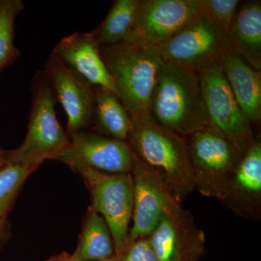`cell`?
<instances>
[{
    "instance_id": "1",
    "label": "cell",
    "mask_w": 261,
    "mask_h": 261,
    "mask_svg": "<svg viewBox=\"0 0 261 261\" xmlns=\"http://www.w3.org/2000/svg\"><path fill=\"white\" fill-rule=\"evenodd\" d=\"M99 51L114 82L117 96L133 123L153 120L152 95L164 63L159 48L133 36L118 44L99 47Z\"/></svg>"
},
{
    "instance_id": "2",
    "label": "cell",
    "mask_w": 261,
    "mask_h": 261,
    "mask_svg": "<svg viewBox=\"0 0 261 261\" xmlns=\"http://www.w3.org/2000/svg\"><path fill=\"white\" fill-rule=\"evenodd\" d=\"M127 142L176 202L195 191L186 137L152 120L133 123Z\"/></svg>"
},
{
    "instance_id": "3",
    "label": "cell",
    "mask_w": 261,
    "mask_h": 261,
    "mask_svg": "<svg viewBox=\"0 0 261 261\" xmlns=\"http://www.w3.org/2000/svg\"><path fill=\"white\" fill-rule=\"evenodd\" d=\"M151 113L156 123L185 137L207 126L197 72L164 61L154 87Z\"/></svg>"
},
{
    "instance_id": "4",
    "label": "cell",
    "mask_w": 261,
    "mask_h": 261,
    "mask_svg": "<svg viewBox=\"0 0 261 261\" xmlns=\"http://www.w3.org/2000/svg\"><path fill=\"white\" fill-rule=\"evenodd\" d=\"M32 106L28 129L18 148L7 150L8 163L39 167L48 160L58 161L70 140L57 118L56 98L44 70L32 82Z\"/></svg>"
},
{
    "instance_id": "5",
    "label": "cell",
    "mask_w": 261,
    "mask_h": 261,
    "mask_svg": "<svg viewBox=\"0 0 261 261\" xmlns=\"http://www.w3.org/2000/svg\"><path fill=\"white\" fill-rule=\"evenodd\" d=\"M202 89L207 126L245 153L256 140L251 124L239 106L220 61L202 67L197 72Z\"/></svg>"
},
{
    "instance_id": "6",
    "label": "cell",
    "mask_w": 261,
    "mask_h": 261,
    "mask_svg": "<svg viewBox=\"0 0 261 261\" xmlns=\"http://www.w3.org/2000/svg\"><path fill=\"white\" fill-rule=\"evenodd\" d=\"M186 138L195 190L204 197L221 200L243 154L207 126Z\"/></svg>"
},
{
    "instance_id": "7",
    "label": "cell",
    "mask_w": 261,
    "mask_h": 261,
    "mask_svg": "<svg viewBox=\"0 0 261 261\" xmlns=\"http://www.w3.org/2000/svg\"><path fill=\"white\" fill-rule=\"evenodd\" d=\"M75 173L82 176L90 192V207L104 218L111 230L115 254L123 251L130 243L134 197L132 173H108L92 168H82Z\"/></svg>"
},
{
    "instance_id": "8",
    "label": "cell",
    "mask_w": 261,
    "mask_h": 261,
    "mask_svg": "<svg viewBox=\"0 0 261 261\" xmlns=\"http://www.w3.org/2000/svg\"><path fill=\"white\" fill-rule=\"evenodd\" d=\"M228 43L227 36L203 13L158 47L165 62L197 72L219 61Z\"/></svg>"
},
{
    "instance_id": "9",
    "label": "cell",
    "mask_w": 261,
    "mask_h": 261,
    "mask_svg": "<svg viewBox=\"0 0 261 261\" xmlns=\"http://www.w3.org/2000/svg\"><path fill=\"white\" fill-rule=\"evenodd\" d=\"M149 238L158 261H199L205 252V233L176 200L170 202Z\"/></svg>"
},
{
    "instance_id": "10",
    "label": "cell",
    "mask_w": 261,
    "mask_h": 261,
    "mask_svg": "<svg viewBox=\"0 0 261 261\" xmlns=\"http://www.w3.org/2000/svg\"><path fill=\"white\" fill-rule=\"evenodd\" d=\"M56 100L61 103L68 118L65 130L69 140L88 129L93 123L94 86L62 61L53 50L44 69Z\"/></svg>"
},
{
    "instance_id": "11",
    "label": "cell",
    "mask_w": 261,
    "mask_h": 261,
    "mask_svg": "<svg viewBox=\"0 0 261 261\" xmlns=\"http://www.w3.org/2000/svg\"><path fill=\"white\" fill-rule=\"evenodd\" d=\"M59 161L76 172L92 168L108 173H132L137 156L128 142L84 130L70 139Z\"/></svg>"
},
{
    "instance_id": "12",
    "label": "cell",
    "mask_w": 261,
    "mask_h": 261,
    "mask_svg": "<svg viewBox=\"0 0 261 261\" xmlns=\"http://www.w3.org/2000/svg\"><path fill=\"white\" fill-rule=\"evenodd\" d=\"M203 13L202 0H140L134 36L159 47Z\"/></svg>"
},
{
    "instance_id": "13",
    "label": "cell",
    "mask_w": 261,
    "mask_h": 261,
    "mask_svg": "<svg viewBox=\"0 0 261 261\" xmlns=\"http://www.w3.org/2000/svg\"><path fill=\"white\" fill-rule=\"evenodd\" d=\"M132 176L134 197L130 241L150 236L170 202L175 200L161 182L137 158Z\"/></svg>"
},
{
    "instance_id": "14",
    "label": "cell",
    "mask_w": 261,
    "mask_h": 261,
    "mask_svg": "<svg viewBox=\"0 0 261 261\" xmlns=\"http://www.w3.org/2000/svg\"><path fill=\"white\" fill-rule=\"evenodd\" d=\"M225 207L245 220L261 219V143L245 152L220 200Z\"/></svg>"
},
{
    "instance_id": "15",
    "label": "cell",
    "mask_w": 261,
    "mask_h": 261,
    "mask_svg": "<svg viewBox=\"0 0 261 261\" xmlns=\"http://www.w3.org/2000/svg\"><path fill=\"white\" fill-rule=\"evenodd\" d=\"M53 50L65 64L89 84L116 94L114 82L103 61L93 31L76 32L66 36L60 40Z\"/></svg>"
},
{
    "instance_id": "16",
    "label": "cell",
    "mask_w": 261,
    "mask_h": 261,
    "mask_svg": "<svg viewBox=\"0 0 261 261\" xmlns=\"http://www.w3.org/2000/svg\"><path fill=\"white\" fill-rule=\"evenodd\" d=\"M220 64L239 106L250 124L261 118V74L231 47L221 53Z\"/></svg>"
},
{
    "instance_id": "17",
    "label": "cell",
    "mask_w": 261,
    "mask_h": 261,
    "mask_svg": "<svg viewBox=\"0 0 261 261\" xmlns=\"http://www.w3.org/2000/svg\"><path fill=\"white\" fill-rule=\"evenodd\" d=\"M231 47L254 69L261 70V4L251 2L236 15L228 34Z\"/></svg>"
},
{
    "instance_id": "18",
    "label": "cell",
    "mask_w": 261,
    "mask_h": 261,
    "mask_svg": "<svg viewBox=\"0 0 261 261\" xmlns=\"http://www.w3.org/2000/svg\"><path fill=\"white\" fill-rule=\"evenodd\" d=\"M115 254L111 230L104 218L89 207L76 250L72 254L73 261H105Z\"/></svg>"
},
{
    "instance_id": "19",
    "label": "cell",
    "mask_w": 261,
    "mask_h": 261,
    "mask_svg": "<svg viewBox=\"0 0 261 261\" xmlns=\"http://www.w3.org/2000/svg\"><path fill=\"white\" fill-rule=\"evenodd\" d=\"M94 104L93 123L96 128L105 136L128 140L133 121L123 107L116 94L102 88L94 87Z\"/></svg>"
},
{
    "instance_id": "20",
    "label": "cell",
    "mask_w": 261,
    "mask_h": 261,
    "mask_svg": "<svg viewBox=\"0 0 261 261\" xmlns=\"http://www.w3.org/2000/svg\"><path fill=\"white\" fill-rule=\"evenodd\" d=\"M140 0H116L104 21L93 31L99 47H107L133 37Z\"/></svg>"
},
{
    "instance_id": "21",
    "label": "cell",
    "mask_w": 261,
    "mask_h": 261,
    "mask_svg": "<svg viewBox=\"0 0 261 261\" xmlns=\"http://www.w3.org/2000/svg\"><path fill=\"white\" fill-rule=\"evenodd\" d=\"M24 10L21 0H0V75L20 57L15 45V20Z\"/></svg>"
},
{
    "instance_id": "22",
    "label": "cell",
    "mask_w": 261,
    "mask_h": 261,
    "mask_svg": "<svg viewBox=\"0 0 261 261\" xmlns=\"http://www.w3.org/2000/svg\"><path fill=\"white\" fill-rule=\"evenodd\" d=\"M38 168L8 163L0 171V214L9 213L20 187Z\"/></svg>"
},
{
    "instance_id": "23",
    "label": "cell",
    "mask_w": 261,
    "mask_h": 261,
    "mask_svg": "<svg viewBox=\"0 0 261 261\" xmlns=\"http://www.w3.org/2000/svg\"><path fill=\"white\" fill-rule=\"evenodd\" d=\"M203 11L228 37L237 14L238 0H202Z\"/></svg>"
},
{
    "instance_id": "24",
    "label": "cell",
    "mask_w": 261,
    "mask_h": 261,
    "mask_svg": "<svg viewBox=\"0 0 261 261\" xmlns=\"http://www.w3.org/2000/svg\"><path fill=\"white\" fill-rule=\"evenodd\" d=\"M105 261H158L149 237L132 240L126 248Z\"/></svg>"
},
{
    "instance_id": "25",
    "label": "cell",
    "mask_w": 261,
    "mask_h": 261,
    "mask_svg": "<svg viewBox=\"0 0 261 261\" xmlns=\"http://www.w3.org/2000/svg\"><path fill=\"white\" fill-rule=\"evenodd\" d=\"M8 214H0V249L10 238V224Z\"/></svg>"
},
{
    "instance_id": "26",
    "label": "cell",
    "mask_w": 261,
    "mask_h": 261,
    "mask_svg": "<svg viewBox=\"0 0 261 261\" xmlns=\"http://www.w3.org/2000/svg\"><path fill=\"white\" fill-rule=\"evenodd\" d=\"M46 261H73L72 260L71 255L68 252H63V253L57 255L56 256L50 257Z\"/></svg>"
},
{
    "instance_id": "27",
    "label": "cell",
    "mask_w": 261,
    "mask_h": 261,
    "mask_svg": "<svg viewBox=\"0 0 261 261\" xmlns=\"http://www.w3.org/2000/svg\"><path fill=\"white\" fill-rule=\"evenodd\" d=\"M8 164L7 150L0 147V171Z\"/></svg>"
},
{
    "instance_id": "28",
    "label": "cell",
    "mask_w": 261,
    "mask_h": 261,
    "mask_svg": "<svg viewBox=\"0 0 261 261\" xmlns=\"http://www.w3.org/2000/svg\"></svg>"
}]
</instances>
